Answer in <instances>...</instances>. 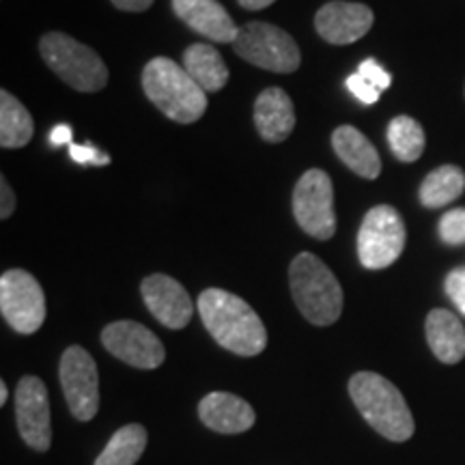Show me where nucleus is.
Segmentation results:
<instances>
[{
	"label": "nucleus",
	"mask_w": 465,
	"mask_h": 465,
	"mask_svg": "<svg viewBox=\"0 0 465 465\" xmlns=\"http://www.w3.org/2000/svg\"><path fill=\"white\" fill-rule=\"evenodd\" d=\"M199 315L212 339L242 358L259 356L267 347V330L254 308L224 289H207L199 295Z\"/></svg>",
	"instance_id": "f257e3e1"
},
{
	"label": "nucleus",
	"mask_w": 465,
	"mask_h": 465,
	"mask_svg": "<svg viewBox=\"0 0 465 465\" xmlns=\"http://www.w3.org/2000/svg\"><path fill=\"white\" fill-rule=\"evenodd\" d=\"M349 397L371 429L391 441H407L416 431L405 397L380 373L360 371L349 380Z\"/></svg>",
	"instance_id": "f03ea898"
},
{
	"label": "nucleus",
	"mask_w": 465,
	"mask_h": 465,
	"mask_svg": "<svg viewBox=\"0 0 465 465\" xmlns=\"http://www.w3.org/2000/svg\"><path fill=\"white\" fill-rule=\"evenodd\" d=\"M143 89L160 113L177 124H194L207 110V93L183 65L158 56L143 69Z\"/></svg>",
	"instance_id": "7ed1b4c3"
},
{
	"label": "nucleus",
	"mask_w": 465,
	"mask_h": 465,
	"mask_svg": "<svg viewBox=\"0 0 465 465\" xmlns=\"http://www.w3.org/2000/svg\"><path fill=\"white\" fill-rule=\"evenodd\" d=\"M289 284L295 306L306 322L319 328L339 322L342 289L328 265L312 252H302L291 261Z\"/></svg>",
	"instance_id": "20e7f679"
},
{
	"label": "nucleus",
	"mask_w": 465,
	"mask_h": 465,
	"mask_svg": "<svg viewBox=\"0 0 465 465\" xmlns=\"http://www.w3.org/2000/svg\"><path fill=\"white\" fill-rule=\"evenodd\" d=\"M39 52L52 72L75 91L95 93L108 83V67L102 56L65 33L44 35Z\"/></svg>",
	"instance_id": "39448f33"
},
{
	"label": "nucleus",
	"mask_w": 465,
	"mask_h": 465,
	"mask_svg": "<svg viewBox=\"0 0 465 465\" xmlns=\"http://www.w3.org/2000/svg\"><path fill=\"white\" fill-rule=\"evenodd\" d=\"M232 48L243 61L274 74L295 72L302 61L295 39L282 28L267 22H250L242 26Z\"/></svg>",
	"instance_id": "423d86ee"
},
{
	"label": "nucleus",
	"mask_w": 465,
	"mask_h": 465,
	"mask_svg": "<svg viewBox=\"0 0 465 465\" xmlns=\"http://www.w3.org/2000/svg\"><path fill=\"white\" fill-rule=\"evenodd\" d=\"M405 224L391 205H377L366 213L358 231V259L366 270H383L401 257L405 248Z\"/></svg>",
	"instance_id": "0eeeda50"
},
{
	"label": "nucleus",
	"mask_w": 465,
	"mask_h": 465,
	"mask_svg": "<svg viewBox=\"0 0 465 465\" xmlns=\"http://www.w3.org/2000/svg\"><path fill=\"white\" fill-rule=\"evenodd\" d=\"M293 216L302 231H306L319 242L330 240L334 235V188L328 173L311 168L302 174L293 190Z\"/></svg>",
	"instance_id": "6e6552de"
},
{
	"label": "nucleus",
	"mask_w": 465,
	"mask_h": 465,
	"mask_svg": "<svg viewBox=\"0 0 465 465\" xmlns=\"http://www.w3.org/2000/svg\"><path fill=\"white\" fill-rule=\"evenodd\" d=\"M58 380L75 420H93L100 410V373L95 360L84 347L72 345L65 349L58 366Z\"/></svg>",
	"instance_id": "1a4fd4ad"
},
{
	"label": "nucleus",
	"mask_w": 465,
	"mask_h": 465,
	"mask_svg": "<svg viewBox=\"0 0 465 465\" xmlns=\"http://www.w3.org/2000/svg\"><path fill=\"white\" fill-rule=\"evenodd\" d=\"M0 312L17 334H33L45 322V295L37 278L9 270L0 278Z\"/></svg>",
	"instance_id": "9d476101"
},
{
	"label": "nucleus",
	"mask_w": 465,
	"mask_h": 465,
	"mask_svg": "<svg viewBox=\"0 0 465 465\" xmlns=\"http://www.w3.org/2000/svg\"><path fill=\"white\" fill-rule=\"evenodd\" d=\"M15 422L20 438L37 452H48L52 444V416L45 383L26 375L15 388Z\"/></svg>",
	"instance_id": "9b49d317"
},
{
	"label": "nucleus",
	"mask_w": 465,
	"mask_h": 465,
	"mask_svg": "<svg viewBox=\"0 0 465 465\" xmlns=\"http://www.w3.org/2000/svg\"><path fill=\"white\" fill-rule=\"evenodd\" d=\"M102 342L110 356L134 369L151 371L164 364L166 349L162 341L136 322H114L102 330Z\"/></svg>",
	"instance_id": "f8f14e48"
},
{
	"label": "nucleus",
	"mask_w": 465,
	"mask_h": 465,
	"mask_svg": "<svg viewBox=\"0 0 465 465\" xmlns=\"http://www.w3.org/2000/svg\"><path fill=\"white\" fill-rule=\"evenodd\" d=\"M149 312L171 330H183L194 315V302L182 282L166 274H151L141 284Z\"/></svg>",
	"instance_id": "ddd939ff"
},
{
	"label": "nucleus",
	"mask_w": 465,
	"mask_h": 465,
	"mask_svg": "<svg viewBox=\"0 0 465 465\" xmlns=\"http://www.w3.org/2000/svg\"><path fill=\"white\" fill-rule=\"evenodd\" d=\"M375 15L362 3L332 0L323 5L315 15V28L323 42L332 45H347L362 39L373 26Z\"/></svg>",
	"instance_id": "4468645a"
},
{
	"label": "nucleus",
	"mask_w": 465,
	"mask_h": 465,
	"mask_svg": "<svg viewBox=\"0 0 465 465\" xmlns=\"http://www.w3.org/2000/svg\"><path fill=\"white\" fill-rule=\"evenodd\" d=\"M173 11L192 31L218 44H235L240 28L235 26L218 0H173Z\"/></svg>",
	"instance_id": "2eb2a0df"
},
{
	"label": "nucleus",
	"mask_w": 465,
	"mask_h": 465,
	"mask_svg": "<svg viewBox=\"0 0 465 465\" xmlns=\"http://www.w3.org/2000/svg\"><path fill=\"white\" fill-rule=\"evenodd\" d=\"M199 418L212 431L223 435L246 433L254 427L257 414L248 401L231 392H209L199 403Z\"/></svg>",
	"instance_id": "dca6fc26"
},
{
	"label": "nucleus",
	"mask_w": 465,
	"mask_h": 465,
	"mask_svg": "<svg viewBox=\"0 0 465 465\" xmlns=\"http://www.w3.org/2000/svg\"><path fill=\"white\" fill-rule=\"evenodd\" d=\"M254 125L267 143L287 141L295 127V108L287 93L278 86L261 93L254 102Z\"/></svg>",
	"instance_id": "f3484780"
},
{
	"label": "nucleus",
	"mask_w": 465,
	"mask_h": 465,
	"mask_svg": "<svg viewBox=\"0 0 465 465\" xmlns=\"http://www.w3.org/2000/svg\"><path fill=\"white\" fill-rule=\"evenodd\" d=\"M427 342L433 356L444 364H459L465 358V328L455 312L435 308L427 315Z\"/></svg>",
	"instance_id": "a211bd4d"
},
{
	"label": "nucleus",
	"mask_w": 465,
	"mask_h": 465,
	"mask_svg": "<svg viewBox=\"0 0 465 465\" xmlns=\"http://www.w3.org/2000/svg\"><path fill=\"white\" fill-rule=\"evenodd\" d=\"M332 147L342 164L364 179H377L381 173V160L369 138L353 125H341L332 134Z\"/></svg>",
	"instance_id": "6ab92c4d"
},
{
	"label": "nucleus",
	"mask_w": 465,
	"mask_h": 465,
	"mask_svg": "<svg viewBox=\"0 0 465 465\" xmlns=\"http://www.w3.org/2000/svg\"><path fill=\"white\" fill-rule=\"evenodd\" d=\"M183 67L205 93H216L229 83V67L209 44H194L183 52Z\"/></svg>",
	"instance_id": "aec40b11"
},
{
	"label": "nucleus",
	"mask_w": 465,
	"mask_h": 465,
	"mask_svg": "<svg viewBox=\"0 0 465 465\" xmlns=\"http://www.w3.org/2000/svg\"><path fill=\"white\" fill-rule=\"evenodd\" d=\"M33 116L9 91H0V144L3 149H20L31 143Z\"/></svg>",
	"instance_id": "412c9836"
},
{
	"label": "nucleus",
	"mask_w": 465,
	"mask_h": 465,
	"mask_svg": "<svg viewBox=\"0 0 465 465\" xmlns=\"http://www.w3.org/2000/svg\"><path fill=\"white\" fill-rule=\"evenodd\" d=\"M147 429L143 424H125L116 431L93 465H136L147 449Z\"/></svg>",
	"instance_id": "4be33fe9"
},
{
	"label": "nucleus",
	"mask_w": 465,
	"mask_h": 465,
	"mask_svg": "<svg viewBox=\"0 0 465 465\" xmlns=\"http://www.w3.org/2000/svg\"><path fill=\"white\" fill-rule=\"evenodd\" d=\"M465 190V173L461 168L446 164L435 168L424 177L420 185V203L429 209H440L457 201Z\"/></svg>",
	"instance_id": "5701e85b"
},
{
	"label": "nucleus",
	"mask_w": 465,
	"mask_h": 465,
	"mask_svg": "<svg viewBox=\"0 0 465 465\" xmlns=\"http://www.w3.org/2000/svg\"><path fill=\"white\" fill-rule=\"evenodd\" d=\"M388 144H391L392 153L397 155L401 162H416L422 155L424 144H427V138H424L422 125L418 124L411 116L401 114L394 116L388 125Z\"/></svg>",
	"instance_id": "b1692460"
},
{
	"label": "nucleus",
	"mask_w": 465,
	"mask_h": 465,
	"mask_svg": "<svg viewBox=\"0 0 465 465\" xmlns=\"http://www.w3.org/2000/svg\"><path fill=\"white\" fill-rule=\"evenodd\" d=\"M440 240L446 246H461L465 243V209L457 207L446 212L440 220Z\"/></svg>",
	"instance_id": "393cba45"
},
{
	"label": "nucleus",
	"mask_w": 465,
	"mask_h": 465,
	"mask_svg": "<svg viewBox=\"0 0 465 465\" xmlns=\"http://www.w3.org/2000/svg\"><path fill=\"white\" fill-rule=\"evenodd\" d=\"M358 74L362 75L366 83L373 84L380 93L386 91V89H391V84H392V75L388 74L386 69L380 65V63L373 61V58H366L364 63H360Z\"/></svg>",
	"instance_id": "a878e982"
},
{
	"label": "nucleus",
	"mask_w": 465,
	"mask_h": 465,
	"mask_svg": "<svg viewBox=\"0 0 465 465\" xmlns=\"http://www.w3.org/2000/svg\"><path fill=\"white\" fill-rule=\"evenodd\" d=\"M69 155L78 164H93V166H106L110 164V158L106 153H102L100 149L93 147V144H69Z\"/></svg>",
	"instance_id": "bb28decb"
},
{
	"label": "nucleus",
	"mask_w": 465,
	"mask_h": 465,
	"mask_svg": "<svg viewBox=\"0 0 465 465\" xmlns=\"http://www.w3.org/2000/svg\"><path fill=\"white\" fill-rule=\"evenodd\" d=\"M446 293L452 300V304L459 308V312L465 317V267H459V270H452L449 276H446Z\"/></svg>",
	"instance_id": "cd10ccee"
},
{
	"label": "nucleus",
	"mask_w": 465,
	"mask_h": 465,
	"mask_svg": "<svg viewBox=\"0 0 465 465\" xmlns=\"http://www.w3.org/2000/svg\"><path fill=\"white\" fill-rule=\"evenodd\" d=\"M347 89L351 91L353 95H356L358 100L364 102V104H375L377 100H380V91H377L371 83H366V80L360 74L349 75V78H347Z\"/></svg>",
	"instance_id": "c85d7f7f"
},
{
	"label": "nucleus",
	"mask_w": 465,
	"mask_h": 465,
	"mask_svg": "<svg viewBox=\"0 0 465 465\" xmlns=\"http://www.w3.org/2000/svg\"><path fill=\"white\" fill-rule=\"evenodd\" d=\"M0 194H3V203H0V218L7 220L15 209V194L5 177L0 179Z\"/></svg>",
	"instance_id": "c756f323"
},
{
	"label": "nucleus",
	"mask_w": 465,
	"mask_h": 465,
	"mask_svg": "<svg viewBox=\"0 0 465 465\" xmlns=\"http://www.w3.org/2000/svg\"><path fill=\"white\" fill-rule=\"evenodd\" d=\"M116 9L130 11V14H141V11H147L153 0H110Z\"/></svg>",
	"instance_id": "7c9ffc66"
},
{
	"label": "nucleus",
	"mask_w": 465,
	"mask_h": 465,
	"mask_svg": "<svg viewBox=\"0 0 465 465\" xmlns=\"http://www.w3.org/2000/svg\"><path fill=\"white\" fill-rule=\"evenodd\" d=\"M72 127L69 125H56L54 130L50 132V144L52 147H61V144H72Z\"/></svg>",
	"instance_id": "2f4dec72"
},
{
	"label": "nucleus",
	"mask_w": 465,
	"mask_h": 465,
	"mask_svg": "<svg viewBox=\"0 0 465 465\" xmlns=\"http://www.w3.org/2000/svg\"><path fill=\"white\" fill-rule=\"evenodd\" d=\"M237 3H240L243 9H250V11H261V9L270 7V5H272V3H276V0H237Z\"/></svg>",
	"instance_id": "473e14b6"
},
{
	"label": "nucleus",
	"mask_w": 465,
	"mask_h": 465,
	"mask_svg": "<svg viewBox=\"0 0 465 465\" xmlns=\"http://www.w3.org/2000/svg\"><path fill=\"white\" fill-rule=\"evenodd\" d=\"M7 399H9L7 383H5V381H0V405H5V403H7Z\"/></svg>",
	"instance_id": "72a5a7b5"
}]
</instances>
